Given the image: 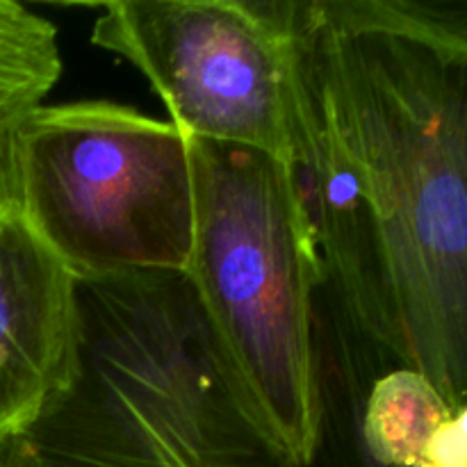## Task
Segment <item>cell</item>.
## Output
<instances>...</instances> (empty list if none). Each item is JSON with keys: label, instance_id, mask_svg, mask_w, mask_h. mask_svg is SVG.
Returning a JSON list of instances; mask_svg holds the SVG:
<instances>
[{"label": "cell", "instance_id": "6da1fadb", "mask_svg": "<svg viewBox=\"0 0 467 467\" xmlns=\"http://www.w3.org/2000/svg\"><path fill=\"white\" fill-rule=\"evenodd\" d=\"M295 176L333 313L467 409V0H296Z\"/></svg>", "mask_w": 467, "mask_h": 467}, {"label": "cell", "instance_id": "7a4b0ae2", "mask_svg": "<svg viewBox=\"0 0 467 467\" xmlns=\"http://www.w3.org/2000/svg\"><path fill=\"white\" fill-rule=\"evenodd\" d=\"M194 240L185 283L228 386L296 463L322 433V263L295 169L255 149L190 140Z\"/></svg>", "mask_w": 467, "mask_h": 467}, {"label": "cell", "instance_id": "3957f363", "mask_svg": "<svg viewBox=\"0 0 467 467\" xmlns=\"http://www.w3.org/2000/svg\"><path fill=\"white\" fill-rule=\"evenodd\" d=\"M71 383L21 438L36 467H306L223 377L185 276L78 285Z\"/></svg>", "mask_w": 467, "mask_h": 467}, {"label": "cell", "instance_id": "277c9868", "mask_svg": "<svg viewBox=\"0 0 467 467\" xmlns=\"http://www.w3.org/2000/svg\"><path fill=\"white\" fill-rule=\"evenodd\" d=\"M16 210L78 285L185 276L187 137L114 100L39 105L12 130Z\"/></svg>", "mask_w": 467, "mask_h": 467}, {"label": "cell", "instance_id": "5b68a950", "mask_svg": "<svg viewBox=\"0 0 467 467\" xmlns=\"http://www.w3.org/2000/svg\"><path fill=\"white\" fill-rule=\"evenodd\" d=\"M91 44L149 80L190 140L255 149L295 167L296 0H117Z\"/></svg>", "mask_w": 467, "mask_h": 467}, {"label": "cell", "instance_id": "8992f818", "mask_svg": "<svg viewBox=\"0 0 467 467\" xmlns=\"http://www.w3.org/2000/svg\"><path fill=\"white\" fill-rule=\"evenodd\" d=\"M78 354V281L14 210L0 219V441L39 420Z\"/></svg>", "mask_w": 467, "mask_h": 467}, {"label": "cell", "instance_id": "52a82bcc", "mask_svg": "<svg viewBox=\"0 0 467 467\" xmlns=\"http://www.w3.org/2000/svg\"><path fill=\"white\" fill-rule=\"evenodd\" d=\"M62 76L57 27L16 0H0V126L44 105Z\"/></svg>", "mask_w": 467, "mask_h": 467}, {"label": "cell", "instance_id": "ba28073f", "mask_svg": "<svg viewBox=\"0 0 467 467\" xmlns=\"http://www.w3.org/2000/svg\"><path fill=\"white\" fill-rule=\"evenodd\" d=\"M317 336L319 360H322L324 413L317 456L310 467H386L369 459L368 451L360 445L349 377L322 319H319Z\"/></svg>", "mask_w": 467, "mask_h": 467}, {"label": "cell", "instance_id": "9c48e42d", "mask_svg": "<svg viewBox=\"0 0 467 467\" xmlns=\"http://www.w3.org/2000/svg\"><path fill=\"white\" fill-rule=\"evenodd\" d=\"M12 130L0 126V219L16 210V192H14V164H12Z\"/></svg>", "mask_w": 467, "mask_h": 467}, {"label": "cell", "instance_id": "30bf717a", "mask_svg": "<svg viewBox=\"0 0 467 467\" xmlns=\"http://www.w3.org/2000/svg\"><path fill=\"white\" fill-rule=\"evenodd\" d=\"M0 467H36L32 456L23 447L21 438L0 441Z\"/></svg>", "mask_w": 467, "mask_h": 467}]
</instances>
